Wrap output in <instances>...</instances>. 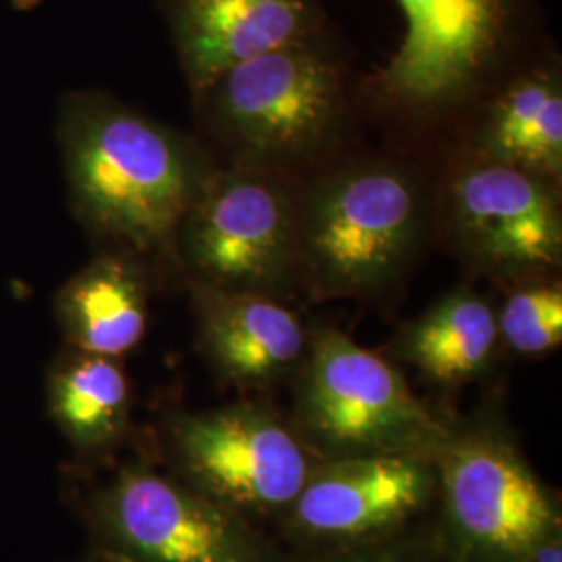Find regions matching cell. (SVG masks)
I'll use <instances>...</instances> for the list:
<instances>
[{"label": "cell", "mask_w": 562, "mask_h": 562, "mask_svg": "<svg viewBox=\"0 0 562 562\" xmlns=\"http://www.w3.org/2000/svg\"><path fill=\"white\" fill-rule=\"evenodd\" d=\"M406 34L357 86L359 109L408 157L442 159L490 94L543 48L533 0H398Z\"/></svg>", "instance_id": "1"}, {"label": "cell", "mask_w": 562, "mask_h": 562, "mask_svg": "<svg viewBox=\"0 0 562 562\" xmlns=\"http://www.w3.org/2000/svg\"><path fill=\"white\" fill-rule=\"evenodd\" d=\"M436 171L346 153L294 183L299 285L311 302H383L434 244Z\"/></svg>", "instance_id": "2"}, {"label": "cell", "mask_w": 562, "mask_h": 562, "mask_svg": "<svg viewBox=\"0 0 562 562\" xmlns=\"http://www.w3.org/2000/svg\"><path fill=\"white\" fill-rule=\"evenodd\" d=\"M194 99L220 165L290 181L350 153L361 111L348 53L329 21L227 67Z\"/></svg>", "instance_id": "3"}, {"label": "cell", "mask_w": 562, "mask_h": 562, "mask_svg": "<svg viewBox=\"0 0 562 562\" xmlns=\"http://www.w3.org/2000/svg\"><path fill=\"white\" fill-rule=\"evenodd\" d=\"M436 471V527L454 562H519L562 533L561 494L527 459L503 392L452 415Z\"/></svg>", "instance_id": "4"}, {"label": "cell", "mask_w": 562, "mask_h": 562, "mask_svg": "<svg viewBox=\"0 0 562 562\" xmlns=\"http://www.w3.org/2000/svg\"><path fill=\"white\" fill-rule=\"evenodd\" d=\"M213 159L117 104L90 106L69 148L83 213L136 252H176L181 223L220 167Z\"/></svg>", "instance_id": "5"}, {"label": "cell", "mask_w": 562, "mask_h": 562, "mask_svg": "<svg viewBox=\"0 0 562 562\" xmlns=\"http://www.w3.org/2000/svg\"><path fill=\"white\" fill-rule=\"evenodd\" d=\"M288 419L319 461L367 454L438 457L452 413L423 401L401 367L334 325L313 323L288 385Z\"/></svg>", "instance_id": "6"}, {"label": "cell", "mask_w": 562, "mask_h": 562, "mask_svg": "<svg viewBox=\"0 0 562 562\" xmlns=\"http://www.w3.org/2000/svg\"><path fill=\"white\" fill-rule=\"evenodd\" d=\"M78 492L97 550L125 562H294L261 525L173 477L136 446L99 469Z\"/></svg>", "instance_id": "7"}, {"label": "cell", "mask_w": 562, "mask_h": 562, "mask_svg": "<svg viewBox=\"0 0 562 562\" xmlns=\"http://www.w3.org/2000/svg\"><path fill=\"white\" fill-rule=\"evenodd\" d=\"M434 244L496 288L561 278L562 186L452 146L436 171Z\"/></svg>", "instance_id": "8"}, {"label": "cell", "mask_w": 562, "mask_h": 562, "mask_svg": "<svg viewBox=\"0 0 562 562\" xmlns=\"http://www.w3.org/2000/svg\"><path fill=\"white\" fill-rule=\"evenodd\" d=\"M148 446L173 477L257 525H278L319 462L288 415L255 396L169 411Z\"/></svg>", "instance_id": "9"}, {"label": "cell", "mask_w": 562, "mask_h": 562, "mask_svg": "<svg viewBox=\"0 0 562 562\" xmlns=\"http://www.w3.org/2000/svg\"><path fill=\"white\" fill-rule=\"evenodd\" d=\"M296 181L220 165L181 223L190 283L290 302L299 285Z\"/></svg>", "instance_id": "10"}, {"label": "cell", "mask_w": 562, "mask_h": 562, "mask_svg": "<svg viewBox=\"0 0 562 562\" xmlns=\"http://www.w3.org/2000/svg\"><path fill=\"white\" fill-rule=\"evenodd\" d=\"M436 461L417 454H367L319 461L276 525L296 559L380 542L434 521Z\"/></svg>", "instance_id": "11"}, {"label": "cell", "mask_w": 562, "mask_h": 562, "mask_svg": "<svg viewBox=\"0 0 562 562\" xmlns=\"http://www.w3.org/2000/svg\"><path fill=\"white\" fill-rule=\"evenodd\" d=\"M196 344L215 378L241 396L288 387L308 350L311 323L285 301L190 283Z\"/></svg>", "instance_id": "12"}, {"label": "cell", "mask_w": 562, "mask_h": 562, "mask_svg": "<svg viewBox=\"0 0 562 562\" xmlns=\"http://www.w3.org/2000/svg\"><path fill=\"white\" fill-rule=\"evenodd\" d=\"M192 92L327 23L319 0H162Z\"/></svg>", "instance_id": "13"}, {"label": "cell", "mask_w": 562, "mask_h": 562, "mask_svg": "<svg viewBox=\"0 0 562 562\" xmlns=\"http://www.w3.org/2000/svg\"><path fill=\"white\" fill-rule=\"evenodd\" d=\"M454 146L562 186V69L542 50L490 94Z\"/></svg>", "instance_id": "14"}, {"label": "cell", "mask_w": 562, "mask_h": 562, "mask_svg": "<svg viewBox=\"0 0 562 562\" xmlns=\"http://www.w3.org/2000/svg\"><path fill=\"white\" fill-rule=\"evenodd\" d=\"M382 352L396 364L413 367L423 382L443 394L480 382L503 355L494 299L471 283L457 285L402 323Z\"/></svg>", "instance_id": "15"}, {"label": "cell", "mask_w": 562, "mask_h": 562, "mask_svg": "<svg viewBox=\"0 0 562 562\" xmlns=\"http://www.w3.org/2000/svg\"><path fill=\"white\" fill-rule=\"evenodd\" d=\"M48 413L81 471L99 469L134 448V394L121 359L74 350L48 382Z\"/></svg>", "instance_id": "16"}, {"label": "cell", "mask_w": 562, "mask_h": 562, "mask_svg": "<svg viewBox=\"0 0 562 562\" xmlns=\"http://www.w3.org/2000/svg\"><path fill=\"white\" fill-rule=\"evenodd\" d=\"M59 319L74 350L123 359L148 325V288L140 269L106 257L90 265L60 294Z\"/></svg>", "instance_id": "17"}, {"label": "cell", "mask_w": 562, "mask_h": 562, "mask_svg": "<svg viewBox=\"0 0 562 562\" xmlns=\"http://www.w3.org/2000/svg\"><path fill=\"white\" fill-rule=\"evenodd\" d=\"M494 301L501 350L542 359L562 346V280L536 278L498 288Z\"/></svg>", "instance_id": "18"}, {"label": "cell", "mask_w": 562, "mask_h": 562, "mask_svg": "<svg viewBox=\"0 0 562 562\" xmlns=\"http://www.w3.org/2000/svg\"><path fill=\"white\" fill-rule=\"evenodd\" d=\"M294 562H454L443 548L436 519L401 536L348 550L302 557Z\"/></svg>", "instance_id": "19"}, {"label": "cell", "mask_w": 562, "mask_h": 562, "mask_svg": "<svg viewBox=\"0 0 562 562\" xmlns=\"http://www.w3.org/2000/svg\"><path fill=\"white\" fill-rule=\"evenodd\" d=\"M519 562H562V533H557L550 540L540 543Z\"/></svg>", "instance_id": "20"}, {"label": "cell", "mask_w": 562, "mask_h": 562, "mask_svg": "<svg viewBox=\"0 0 562 562\" xmlns=\"http://www.w3.org/2000/svg\"><path fill=\"white\" fill-rule=\"evenodd\" d=\"M78 562H125L117 559V557H113V554H109V552H102V550H97V548H92V552H90V557H86V559H81Z\"/></svg>", "instance_id": "21"}, {"label": "cell", "mask_w": 562, "mask_h": 562, "mask_svg": "<svg viewBox=\"0 0 562 562\" xmlns=\"http://www.w3.org/2000/svg\"><path fill=\"white\" fill-rule=\"evenodd\" d=\"M20 9H30V7H34L38 0H13Z\"/></svg>", "instance_id": "22"}]
</instances>
